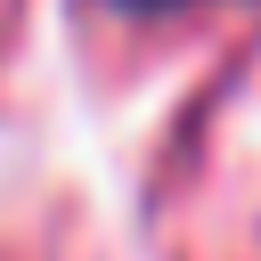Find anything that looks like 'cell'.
<instances>
[{"instance_id": "1", "label": "cell", "mask_w": 261, "mask_h": 261, "mask_svg": "<svg viewBox=\"0 0 261 261\" xmlns=\"http://www.w3.org/2000/svg\"><path fill=\"white\" fill-rule=\"evenodd\" d=\"M122 8H188V0H122Z\"/></svg>"}]
</instances>
